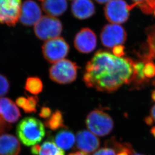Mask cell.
Returning <instances> with one entry per match:
<instances>
[{
	"label": "cell",
	"instance_id": "6da1fadb",
	"mask_svg": "<svg viewBox=\"0 0 155 155\" xmlns=\"http://www.w3.org/2000/svg\"><path fill=\"white\" fill-rule=\"evenodd\" d=\"M134 63L129 58L117 57L100 50L87 63L83 81L88 87L101 92H113L123 84L132 82Z\"/></svg>",
	"mask_w": 155,
	"mask_h": 155
},
{
	"label": "cell",
	"instance_id": "7a4b0ae2",
	"mask_svg": "<svg viewBox=\"0 0 155 155\" xmlns=\"http://www.w3.org/2000/svg\"><path fill=\"white\" fill-rule=\"evenodd\" d=\"M18 137L26 146L37 145L45 136L44 124L37 118L31 117L22 119L16 128Z\"/></svg>",
	"mask_w": 155,
	"mask_h": 155
},
{
	"label": "cell",
	"instance_id": "3957f363",
	"mask_svg": "<svg viewBox=\"0 0 155 155\" xmlns=\"http://www.w3.org/2000/svg\"><path fill=\"white\" fill-rule=\"evenodd\" d=\"M85 124L90 132L100 137L109 135L114 127V123L110 116L98 109H95L88 114Z\"/></svg>",
	"mask_w": 155,
	"mask_h": 155
},
{
	"label": "cell",
	"instance_id": "277c9868",
	"mask_svg": "<svg viewBox=\"0 0 155 155\" xmlns=\"http://www.w3.org/2000/svg\"><path fill=\"white\" fill-rule=\"evenodd\" d=\"M78 69L76 63L64 59L53 63L49 69V77L57 84H70L76 79Z\"/></svg>",
	"mask_w": 155,
	"mask_h": 155
},
{
	"label": "cell",
	"instance_id": "5b68a950",
	"mask_svg": "<svg viewBox=\"0 0 155 155\" xmlns=\"http://www.w3.org/2000/svg\"><path fill=\"white\" fill-rule=\"evenodd\" d=\"M35 35L40 39L48 40L59 37L62 25L58 19L49 15L44 16L34 25Z\"/></svg>",
	"mask_w": 155,
	"mask_h": 155
},
{
	"label": "cell",
	"instance_id": "8992f818",
	"mask_svg": "<svg viewBox=\"0 0 155 155\" xmlns=\"http://www.w3.org/2000/svg\"><path fill=\"white\" fill-rule=\"evenodd\" d=\"M69 51V45L60 37L48 40L42 46L44 58L51 63H55L64 59Z\"/></svg>",
	"mask_w": 155,
	"mask_h": 155
},
{
	"label": "cell",
	"instance_id": "52a82bcc",
	"mask_svg": "<svg viewBox=\"0 0 155 155\" xmlns=\"http://www.w3.org/2000/svg\"><path fill=\"white\" fill-rule=\"evenodd\" d=\"M134 8L133 5H129L124 0H110L104 7V15L108 22L120 25L128 20Z\"/></svg>",
	"mask_w": 155,
	"mask_h": 155
},
{
	"label": "cell",
	"instance_id": "ba28073f",
	"mask_svg": "<svg viewBox=\"0 0 155 155\" xmlns=\"http://www.w3.org/2000/svg\"><path fill=\"white\" fill-rule=\"evenodd\" d=\"M100 37L104 46L113 48L116 46L121 45L125 42L127 33L124 28L120 25L111 23L104 27Z\"/></svg>",
	"mask_w": 155,
	"mask_h": 155
},
{
	"label": "cell",
	"instance_id": "9c48e42d",
	"mask_svg": "<svg viewBox=\"0 0 155 155\" xmlns=\"http://www.w3.org/2000/svg\"><path fill=\"white\" fill-rule=\"evenodd\" d=\"M21 0H0V24L14 26L19 20Z\"/></svg>",
	"mask_w": 155,
	"mask_h": 155
},
{
	"label": "cell",
	"instance_id": "30bf717a",
	"mask_svg": "<svg viewBox=\"0 0 155 155\" xmlns=\"http://www.w3.org/2000/svg\"><path fill=\"white\" fill-rule=\"evenodd\" d=\"M74 44L78 51L89 53L93 51L97 46V36L91 29L83 28L75 36Z\"/></svg>",
	"mask_w": 155,
	"mask_h": 155
},
{
	"label": "cell",
	"instance_id": "8fae6325",
	"mask_svg": "<svg viewBox=\"0 0 155 155\" xmlns=\"http://www.w3.org/2000/svg\"><path fill=\"white\" fill-rule=\"evenodd\" d=\"M100 145V139L89 130H80L76 134V147L81 152L91 154L97 150Z\"/></svg>",
	"mask_w": 155,
	"mask_h": 155
},
{
	"label": "cell",
	"instance_id": "7c38bea8",
	"mask_svg": "<svg viewBox=\"0 0 155 155\" xmlns=\"http://www.w3.org/2000/svg\"><path fill=\"white\" fill-rule=\"evenodd\" d=\"M42 17L39 6L33 0H27L21 6L19 20L23 25H35Z\"/></svg>",
	"mask_w": 155,
	"mask_h": 155
},
{
	"label": "cell",
	"instance_id": "4fadbf2b",
	"mask_svg": "<svg viewBox=\"0 0 155 155\" xmlns=\"http://www.w3.org/2000/svg\"><path fill=\"white\" fill-rule=\"evenodd\" d=\"M21 117L16 104L7 97H0V119L8 124H14Z\"/></svg>",
	"mask_w": 155,
	"mask_h": 155
},
{
	"label": "cell",
	"instance_id": "5bb4252c",
	"mask_svg": "<svg viewBox=\"0 0 155 155\" xmlns=\"http://www.w3.org/2000/svg\"><path fill=\"white\" fill-rule=\"evenodd\" d=\"M21 146L16 137L10 134L0 135V155H19Z\"/></svg>",
	"mask_w": 155,
	"mask_h": 155
},
{
	"label": "cell",
	"instance_id": "9a60e30c",
	"mask_svg": "<svg viewBox=\"0 0 155 155\" xmlns=\"http://www.w3.org/2000/svg\"><path fill=\"white\" fill-rule=\"evenodd\" d=\"M73 16L80 20L87 19L95 13V6L91 0H74L71 4Z\"/></svg>",
	"mask_w": 155,
	"mask_h": 155
},
{
	"label": "cell",
	"instance_id": "2e32d148",
	"mask_svg": "<svg viewBox=\"0 0 155 155\" xmlns=\"http://www.w3.org/2000/svg\"><path fill=\"white\" fill-rule=\"evenodd\" d=\"M42 7L44 12L50 16H59L68 8L66 0H42Z\"/></svg>",
	"mask_w": 155,
	"mask_h": 155
},
{
	"label": "cell",
	"instance_id": "e0dca14e",
	"mask_svg": "<svg viewBox=\"0 0 155 155\" xmlns=\"http://www.w3.org/2000/svg\"><path fill=\"white\" fill-rule=\"evenodd\" d=\"M54 140L57 146L61 149L68 150L73 148L75 138L74 134L66 128L57 133Z\"/></svg>",
	"mask_w": 155,
	"mask_h": 155
},
{
	"label": "cell",
	"instance_id": "ac0fdd59",
	"mask_svg": "<svg viewBox=\"0 0 155 155\" xmlns=\"http://www.w3.org/2000/svg\"><path fill=\"white\" fill-rule=\"evenodd\" d=\"M38 101L39 99L36 96H27V98L20 97L17 98L16 104L25 113L31 114L36 113Z\"/></svg>",
	"mask_w": 155,
	"mask_h": 155
},
{
	"label": "cell",
	"instance_id": "d6986e66",
	"mask_svg": "<svg viewBox=\"0 0 155 155\" xmlns=\"http://www.w3.org/2000/svg\"><path fill=\"white\" fill-rule=\"evenodd\" d=\"M44 124L46 127L52 130L66 127L62 114L59 110H56L52 114L51 116L44 121Z\"/></svg>",
	"mask_w": 155,
	"mask_h": 155
},
{
	"label": "cell",
	"instance_id": "ffe728a7",
	"mask_svg": "<svg viewBox=\"0 0 155 155\" xmlns=\"http://www.w3.org/2000/svg\"><path fill=\"white\" fill-rule=\"evenodd\" d=\"M38 155H65V152L54 142L46 140L40 145Z\"/></svg>",
	"mask_w": 155,
	"mask_h": 155
},
{
	"label": "cell",
	"instance_id": "44dd1931",
	"mask_svg": "<svg viewBox=\"0 0 155 155\" xmlns=\"http://www.w3.org/2000/svg\"><path fill=\"white\" fill-rule=\"evenodd\" d=\"M43 83L39 78L30 77L27 79L25 88L28 92L34 95L40 94L42 91Z\"/></svg>",
	"mask_w": 155,
	"mask_h": 155
},
{
	"label": "cell",
	"instance_id": "7402d4cb",
	"mask_svg": "<svg viewBox=\"0 0 155 155\" xmlns=\"http://www.w3.org/2000/svg\"><path fill=\"white\" fill-rule=\"evenodd\" d=\"M143 62H135L134 65V76L133 81L137 85L142 84L147 81V78L143 72L145 66Z\"/></svg>",
	"mask_w": 155,
	"mask_h": 155
},
{
	"label": "cell",
	"instance_id": "603a6c76",
	"mask_svg": "<svg viewBox=\"0 0 155 155\" xmlns=\"http://www.w3.org/2000/svg\"><path fill=\"white\" fill-rule=\"evenodd\" d=\"M148 43L149 54L145 62H150L152 59L155 58V26L150 28L148 31Z\"/></svg>",
	"mask_w": 155,
	"mask_h": 155
},
{
	"label": "cell",
	"instance_id": "cb8c5ba5",
	"mask_svg": "<svg viewBox=\"0 0 155 155\" xmlns=\"http://www.w3.org/2000/svg\"><path fill=\"white\" fill-rule=\"evenodd\" d=\"M137 6H139L142 12L147 14H150L155 10V0H145L140 3Z\"/></svg>",
	"mask_w": 155,
	"mask_h": 155
},
{
	"label": "cell",
	"instance_id": "d4e9b609",
	"mask_svg": "<svg viewBox=\"0 0 155 155\" xmlns=\"http://www.w3.org/2000/svg\"><path fill=\"white\" fill-rule=\"evenodd\" d=\"M9 81L5 76L0 74V97L7 94L9 92Z\"/></svg>",
	"mask_w": 155,
	"mask_h": 155
},
{
	"label": "cell",
	"instance_id": "484cf974",
	"mask_svg": "<svg viewBox=\"0 0 155 155\" xmlns=\"http://www.w3.org/2000/svg\"><path fill=\"white\" fill-rule=\"evenodd\" d=\"M143 72L145 76L148 78H154L155 76V64L152 62H148L145 64Z\"/></svg>",
	"mask_w": 155,
	"mask_h": 155
},
{
	"label": "cell",
	"instance_id": "4316f807",
	"mask_svg": "<svg viewBox=\"0 0 155 155\" xmlns=\"http://www.w3.org/2000/svg\"><path fill=\"white\" fill-rule=\"evenodd\" d=\"M93 155H117L114 150L112 148H102L96 151Z\"/></svg>",
	"mask_w": 155,
	"mask_h": 155
},
{
	"label": "cell",
	"instance_id": "83f0119b",
	"mask_svg": "<svg viewBox=\"0 0 155 155\" xmlns=\"http://www.w3.org/2000/svg\"><path fill=\"white\" fill-rule=\"evenodd\" d=\"M52 110L49 107H43L40 110L39 116L43 119H47L51 116Z\"/></svg>",
	"mask_w": 155,
	"mask_h": 155
},
{
	"label": "cell",
	"instance_id": "f1b7e54d",
	"mask_svg": "<svg viewBox=\"0 0 155 155\" xmlns=\"http://www.w3.org/2000/svg\"><path fill=\"white\" fill-rule=\"evenodd\" d=\"M113 54L117 57H122L125 54L124 47L121 45H119L113 48Z\"/></svg>",
	"mask_w": 155,
	"mask_h": 155
},
{
	"label": "cell",
	"instance_id": "f546056e",
	"mask_svg": "<svg viewBox=\"0 0 155 155\" xmlns=\"http://www.w3.org/2000/svg\"><path fill=\"white\" fill-rule=\"evenodd\" d=\"M40 149V145H35L31 148V152L33 155H38L39 153Z\"/></svg>",
	"mask_w": 155,
	"mask_h": 155
},
{
	"label": "cell",
	"instance_id": "4dcf8cb0",
	"mask_svg": "<svg viewBox=\"0 0 155 155\" xmlns=\"http://www.w3.org/2000/svg\"><path fill=\"white\" fill-rule=\"evenodd\" d=\"M150 116L155 122V104L151 108L150 110Z\"/></svg>",
	"mask_w": 155,
	"mask_h": 155
},
{
	"label": "cell",
	"instance_id": "1f68e13d",
	"mask_svg": "<svg viewBox=\"0 0 155 155\" xmlns=\"http://www.w3.org/2000/svg\"><path fill=\"white\" fill-rule=\"evenodd\" d=\"M153 121H154V120H153L151 116H150V117H147L145 119V122L147 124H148V125H150V126L153 124Z\"/></svg>",
	"mask_w": 155,
	"mask_h": 155
},
{
	"label": "cell",
	"instance_id": "d6a6232c",
	"mask_svg": "<svg viewBox=\"0 0 155 155\" xmlns=\"http://www.w3.org/2000/svg\"><path fill=\"white\" fill-rule=\"evenodd\" d=\"M68 155H87V154L82 152H76L72 153Z\"/></svg>",
	"mask_w": 155,
	"mask_h": 155
},
{
	"label": "cell",
	"instance_id": "836d02e7",
	"mask_svg": "<svg viewBox=\"0 0 155 155\" xmlns=\"http://www.w3.org/2000/svg\"><path fill=\"white\" fill-rule=\"evenodd\" d=\"M97 3L101 4H103L105 3H108V2L110 1V0H95Z\"/></svg>",
	"mask_w": 155,
	"mask_h": 155
},
{
	"label": "cell",
	"instance_id": "e575fe53",
	"mask_svg": "<svg viewBox=\"0 0 155 155\" xmlns=\"http://www.w3.org/2000/svg\"><path fill=\"white\" fill-rule=\"evenodd\" d=\"M134 2H135L134 4L135 5V6L136 7L137 5L139 4L140 3H142L143 1H145V0H133Z\"/></svg>",
	"mask_w": 155,
	"mask_h": 155
},
{
	"label": "cell",
	"instance_id": "d590c367",
	"mask_svg": "<svg viewBox=\"0 0 155 155\" xmlns=\"http://www.w3.org/2000/svg\"><path fill=\"white\" fill-rule=\"evenodd\" d=\"M151 133L152 134L153 136L155 138V127H153L151 129Z\"/></svg>",
	"mask_w": 155,
	"mask_h": 155
},
{
	"label": "cell",
	"instance_id": "8d00e7d4",
	"mask_svg": "<svg viewBox=\"0 0 155 155\" xmlns=\"http://www.w3.org/2000/svg\"><path fill=\"white\" fill-rule=\"evenodd\" d=\"M152 99L153 101H155V90L153 91L152 93Z\"/></svg>",
	"mask_w": 155,
	"mask_h": 155
},
{
	"label": "cell",
	"instance_id": "74e56055",
	"mask_svg": "<svg viewBox=\"0 0 155 155\" xmlns=\"http://www.w3.org/2000/svg\"><path fill=\"white\" fill-rule=\"evenodd\" d=\"M133 155H143V154H138V153H134V154H133Z\"/></svg>",
	"mask_w": 155,
	"mask_h": 155
},
{
	"label": "cell",
	"instance_id": "f35d334b",
	"mask_svg": "<svg viewBox=\"0 0 155 155\" xmlns=\"http://www.w3.org/2000/svg\"><path fill=\"white\" fill-rule=\"evenodd\" d=\"M153 84H154V85H155V79L154 81V82H153Z\"/></svg>",
	"mask_w": 155,
	"mask_h": 155
},
{
	"label": "cell",
	"instance_id": "ab89813d",
	"mask_svg": "<svg viewBox=\"0 0 155 155\" xmlns=\"http://www.w3.org/2000/svg\"><path fill=\"white\" fill-rule=\"evenodd\" d=\"M154 15H155V10L154 11Z\"/></svg>",
	"mask_w": 155,
	"mask_h": 155
},
{
	"label": "cell",
	"instance_id": "60d3db41",
	"mask_svg": "<svg viewBox=\"0 0 155 155\" xmlns=\"http://www.w3.org/2000/svg\"><path fill=\"white\" fill-rule=\"evenodd\" d=\"M40 1H42V0H40Z\"/></svg>",
	"mask_w": 155,
	"mask_h": 155
}]
</instances>
